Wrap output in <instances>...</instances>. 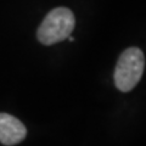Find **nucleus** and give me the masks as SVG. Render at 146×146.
I'll return each instance as SVG.
<instances>
[{"mask_svg": "<svg viewBox=\"0 0 146 146\" xmlns=\"http://www.w3.org/2000/svg\"><path fill=\"white\" fill-rule=\"evenodd\" d=\"M74 15L70 9L56 7L45 16L38 28L36 36L42 44L52 45L67 39L74 29Z\"/></svg>", "mask_w": 146, "mask_h": 146, "instance_id": "obj_1", "label": "nucleus"}, {"mask_svg": "<svg viewBox=\"0 0 146 146\" xmlns=\"http://www.w3.org/2000/svg\"><path fill=\"white\" fill-rule=\"evenodd\" d=\"M145 70V56L139 48L124 50L115 70V84L121 91H130L139 83Z\"/></svg>", "mask_w": 146, "mask_h": 146, "instance_id": "obj_2", "label": "nucleus"}, {"mask_svg": "<svg viewBox=\"0 0 146 146\" xmlns=\"http://www.w3.org/2000/svg\"><path fill=\"white\" fill-rule=\"evenodd\" d=\"M26 135L27 129L20 119L7 113H0V143L12 146L21 143Z\"/></svg>", "mask_w": 146, "mask_h": 146, "instance_id": "obj_3", "label": "nucleus"}]
</instances>
